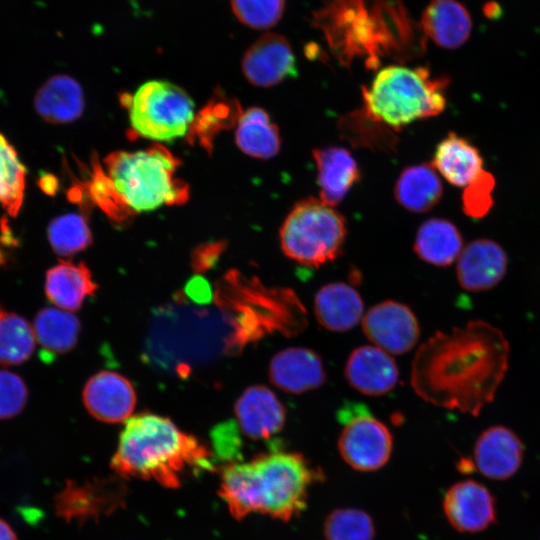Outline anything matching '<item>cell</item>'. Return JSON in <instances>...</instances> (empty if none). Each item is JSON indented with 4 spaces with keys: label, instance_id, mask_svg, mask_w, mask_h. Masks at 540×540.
<instances>
[{
    "label": "cell",
    "instance_id": "obj_1",
    "mask_svg": "<svg viewBox=\"0 0 540 540\" xmlns=\"http://www.w3.org/2000/svg\"><path fill=\"white\" fill-rule=\"evenodd\" d=\"M510 346L503 332L481 320L437 332L419 349L412 385L436 406L477 417L494 401L508 370Z\"/></svg>",
    "mask_w": 540,
    "mask_h": 540
},
{
    "label": "cell",
    "instance_id": "obj_2",
    "mask_svg": "<svg viewBox=\"0 0 540 540\" xmlns=\"http://www.w3.org/2000/svg\"><path fill=\"white\" fill-rule=\"evenodd\" d=\"M322 476L301 454L274 451L226 465L219 495L237 520L260 513L287 522L306 508L309 488Z\"/></svg>",
    "mask_w": 540,
    "mask_h": 540
},
{
    "label": "cell",
    "instance_id": "obj_3",
    "mask_svg": "<svg viewBox=\"0 0 540 540\" xmlns=\"http://www.w3.org/2000/svg\"><path fill=\"white\" fill-rule=\"evenodd\" d=\"M209 451L170 419L144 413L126 420L111 468L122 478L178 488L189 469L210 468Z\"/></svg>",
    "mask_w": 540,
    "mask_h": 540
},
{
    "label": "cell",
    "instance_id": "obj_4",
    "mask_svg": "<svg viewBox=\"0 0 540 540\" xmlns=\"http://www.w3.org/2000/svg\"><path fill=\"white\" fill-rule=\"evenodd\" d=\"M104 164L118 199L131 215L184 204L189 198L188 184L175 176L180 161L160 144L112 152Z\"/></svg>",
    "mask_w": 540,
    "mask_h": 540
},
{
    "label": "cell",
    "instance_id": "obj_5",
    "mask_svg": "<svg viewBox=\"0 0 540 540\" xmlns=\"http://www.w3.org/2000/svg\"><path fill=\"white\" fill-rule=\"evenodd\" d=\"M449 80L426 67L390 65L363 87L364 112L373 121L399 130L416 120L440 114Z\"/></svg>",
    "mask_w": 540,
    "mask_h": 540
},
{
    "label": "cell",
    "instance_id": "obj_6",
    "mask_svg": "<svg viewBox=\"0 0 540 540\" xmlns=\"http://www.w3.org/2000/svg\"><path fill=\"white\" fill-rule=\"evenodd\" d=\"M346 220L334 207L309 197L297 202L279 231L280 246L291 260L318 267L334 260L346 239Z\"/></svg>",
    "mask_w": 540,
    "mask_h": 540
},
{
    "label": "cell",
    "instance_id": "obj_7",
    "mask_svg": "<svg viewBox=\"0 0 540 540\" xmlns=\"http://www.w3.org/2000/svg\"><path fill=\"white\" fill-rule=\"evenodd\" d=\"M134 134L156 141H171L185 135L194 119V103L189 94L166 80L141 85L134 95L124 94Z\"/></svg>",
    "mask_w": 540,
    "mask_h": 540
},
{
    "label": "cell",
    "instance_id": "obj_8",
    "mask_svg": "<svg viewBox=\"0 0 540 540\" xmlns=\"http://www.w3.org/2000/svg\"><path fill=\"white\" fill-rule=\"evenodd\" d=\"M339 420L343 428L337 446L346 464L361 472L385 466L393 449L392 434L387 426L360 404L345 406Z\"/></svg>",
    "mask_w": 540,
    "mask_h": 540
},
{
    "label": "cell",
    "instance_id": "obj_9",
    "mask_svg": "<svg viewBox=\"0 0 540 540\" xmlns=\"http://www.w3.org/2000/svg\"><path fill=\"white\" fill-rule=\"evenodd\" d=\"M365 336L391 355L410 351L420 335L419 323L403 303L385 300L371 307L361 320Z\"/></svg>",
    "mask_w": 540,
    "mask_h": 540
},
{
    "label": "cell",
    "instance_id": "obj_10",
    "mask_svg": "<svg viewBox=\"0 0 540 540\" xmlns=\"http://www.w3.org/2000/svg\"><path fill=\"white\" fill-rule=\"evenodd\" d=\"M443 511L449 524L460 533L483 532L497 519L494 495L474 479L458 481L448 488Z\"/></svg>",
    "mask_w": 540,
    "mask_h": 540
},
{
    "label": "cell",
    "instance_id": "obj_11",
    "mask_svg": "<svg viewBox=\"0 0 540 540\" xmlns=\"http://www.w3.org/2000/svg\"><path fill=\"white\" fill-rule=\"evenodd\" d=\"M241 67L254 86L272 87L296 75V60L287 39L276 33L258 38L244 53Z\"/></svg>",
    "mask_w": 540,
    "mask_h": 540
},
{
    "label": "cell",
    "instance_id": "obj_12",
    "mask_svg": "<svg viewBox=\"0 0 540 540\" xmlns=\"http://www.w3.org/2000/svg\"><path fill=\"white\" fill-rule=\"evenodd\" d=\"M524 447L511 429L497 425L484 430L473 450L475 470L488 479L503 481L511 478L522 465Z\"/></svg>",
    "mask_w": 540,
    "mask_h": 540
},
{
    "label": "cell",
    "instance_id": "obj_13",
    "mask_svg": "<svg viewBox=\"0 0 540 540\" xmlns=\"http://www.w3.org/2000/svg\"><path fill=\"white\" fill-rule=\"evenodd\" d=\"M124 488L117 482L107 480L78 484L67 481L55 496L56 514L67 522L87 520L109 513L121 504Z\"/></svg>",
    "mask_w": 540,
    "mask_h": 540
},
{
    "label": "cell",
    "instance_id": "obj_14",
    "mask_svg": "<svg viewBox=\"0 0 540 540\" xmlns=\"http://www.w3.org/2000/svg\"><path fill=\"white\" fill-rule=\"evenodd\" d=\"M83 402L97 420L118 423L130 418L136 404V394L125 377L115 372L102 371L93 375L85 384Z\"/></svg>",
    "mask_w": 540,
    "mask_h": 540
},
{
    "label": "cell",
    "instance_id": "obj_15",
    "mask_svg": "<svg viewBox=\"0 0 540 540\" xmlns=\"http://www.w3.org/2000/svg\"><path fill=\"white\" fill-rule=\"evenodd\" d=\"M505 250L491 239H477L462 249L456 266L460 286L470 292L496 286L507 271Z\"/></svg>",
    "mask_w": 540,
    "mask_h": 540
},
{
    "label": "cell",
    "instance_id": "obj_16",
    "mask_svg": "<svg viewBox=\"0 0 540 540\" xmlns=\"http://www.w3.org/2000/svg\"><path fill=\"white\" fill-rule=\"evenodd\" d=\"M344 374L352 388L367 396L385 395L399 380L392 355L374 345L354 349L347 359Z\"/></svg>",
    "mask_w": 540,
    "mask_h": 540
},
{
    "label": "cell",
    "instance_id": "obj_17",
    "mask_svg": "<svg viewBox=\"0 0 540 540\" xmlns=\"http://www.w3.org/2000/svg\"><path fill=\"white\" fill-rule=\"evenodd\" d=\"M270 382L290 394H302L321 387L326 372L321 357L305 347H289L276 353L268 368Z\"/></svg>",
    "mask_w": 540,
    "mask_h": 540
},
{
    "label": "cell",
    "instance_id": "obj_18",
    "mask_svg": "<svg viewBox=\"0 0 540 540\" xmlns=\"http://www.w3.org/2000/svg\"><path fill=\"white\" fill-rule=\"evenodd\" d=\"M235 415L242 432L254 440L277 434L286 420L281 401L262 385L251 386L242 393L235 404Z\"/></svg>",
    "mask_w": 540,
    "mask_h": 540
},
{
    "label": "cell",
    "instance_id": "obj_19",
    "mask_svg": "<svg viewBox=\"0 0 540 540\" xmlns=\"http://www.w3.org/2000/svg\"><path fill=\"white\" fill-rule=\"evenodd\" d=\"M317 168L319 199L334 207L360 179L358 164L345 148L328 146L313 150Z\"/></svg>",
    "mask_w": 540,
    "mask_h": 540
},
{
    "label": "cell",
    "instance_id": "obj_20",
    "mask_svg": "<svg viewBox=\"0 0 540 540\" xmlns=\"http://www.w3.org/2000/svg\"><path fill=\"white\" fill-rule=\"evenodd\" d=\"M314 315L328 331L346 332L363 318L364 305L358 291L344 282L322 286L314 297Z\"/></svg>",
    "mask_w": 540,
    "mask_h": 540
},
{
    "label": "cell",
    "instance_id": "obj_21",
    "mask_svg": "<svg viewBox=\"0 0 540 540\" xmlns=\"http://www.w3.org/2000/svg\"><path fill=\"white\" fill-rule=\"evenodd\" d=\"M421 27L437 45L456 49L470 37L472 19L457 0H431L422 13Z\"/></svg>",
    "mask_w": 540,
    "mask_h": 540
},
{
    "label": "cell",
    "instance_id": "obj_22",
    "mask_svg": "<svg viewBox=\"0 0 540 540\" xmlns=\"http://www.w3.org/2000/svg\"><path fill=\"white\" fill-rule=\"evenodd\" d=\"M37 114L46 122L66 124L78 119L84 111V94L80 84L68 75L50 77L34 99Z\"/></svg>",
    "mask_w": 540,
    "mask_h": 540
},
{
    "label": "cell",
    "instance_id": "obj_23",
    "mask_svg": "<svg viewBox=\"0 0 540 540\" xmlns=\"http://www.w3.org/2000/svg\"><path fill=\"white\" fill-rule=\"evenodd\" d=\"M96 289L92 274L84 263L60 261L46 273V296L60 309L78 310Z\"/></svg>",
    "mask_w": 540,
    "mask_h": 540
},
{
    "label": "cell",
    "instance_id": "obj_24",
    "mask_svg": "<svg viewBox=\"0 0 540 540\" xmlns=\"http://www.w3.org/2000/svg\"><path fill=\"white\" fill-rule=\"evenodd\" d=\"M432 165L452 185H468L483 170V158L468 139L450 132L438 143Z\"/></svg>",
    "mask_w": 540,
    "mask_h": 540
},
{
    "label": "cell",
    "instance_id": "obj_25",
    "mask_svg": "<svg viewBox=\"0 0 540 540\" xmlns=\"http://www.w3.org/2000/svg\"><path fill=\"white\" fill-rule=\"evenodd\" d=\"M413 249L421 260L445 267L458 259L463 249V238L449 220L431 218L417 230Z\"/></svg>",
    "mask_w": 540,
    "mask_h": 540
},
{
    "label": "cell",
    "instance_id": "obj_26",
    "mask_svg": "<svg viewBox=\"0 0 540 540\" xmlns=\"http://www.w3.org/2000/svg\"><path fill=\"white\" fill-rule=\"evenodd\" d=\"M395 198L406 210L424 213L435 207L443 194L442 182L430 163L405 168L395 185Z\"/></svg>",
    "mask_w": 540,
    "mask_h": 540
},
{
    "label": "cell",
    "instance_id": "obj_27",
    "mask_svg": "<svg viewBox=\"0 0 540 540\" xmlns=\"http://www.w3.org/2000/svg\"><path fill=\"white\" fill-rule=\"evenodd\" d=\"M236 145L248 156L270 159L281 147L278 126L262 108L251 107L242 113L235 133Z\"/></svg>",
    "mask_w": 540,
    "mask_h": 540
},
{
    "label": "cell",
    "instance_id": "obj_28",
    "mask_svg": "<svg viewBox=\"0 0 540 540\" xmlns=\"http://www.w3.org/2000/svg\"><path fill=\"white\" fill-rule=\"evenodd\" d=\"M241 115L238 100L217 91L194 116L188 130V140L190 143H198L210 153L216 135L238 123Z\"/></svg>",
    "mask_w": 540,
    "mask_h": 540
},
{
    "label": "cell",
    "instance_id": "obj_29",
    "mask_svg": "<svg viewBox=\"0 0 540 540\" xmlns=\"http://www.w3.org/2000/svg\"><path fill=\"white\" fill-rule=\"evenodd\" d=\"M33 329L43 349L52 354H61L76 345L80 322L70 311L49 307L39 311Z\"/></svg>",
    "mask_w": 540,
    "mask_h": 540
},
{
    "label": "cell",
    "instance_id": "obj_30",
    "mask_svg": "<svg viewBox=\"0 0 540 540\" xmlns=\"http://www.w3.org/2000/svg\"><path fill=\"white\" fill-rule=\"evenodd\" d=\"M33 327L21 316L0 311V363L17 365L26 361L35 348Z\"/></svg>",
    "mask_w": 540,
    "mask_h": 540
},
{
    "label": "cell",
    "instance_id": "obj_31",
    "mask_svg": "<svg viewBox=\"0 0 540 540\" xmlns=\"http://www.w3.org/2000/svg\"><path fill=\"white\" fill-rule=\"evenodd\" d=\"M25 168L9 141L0 133V206L10 216L20 211L25 190Z\"/></svg>",
    "mask_w": 540,
    "mask_h": 540
},
{
    "label": "cell",
    "instance_id": "obj_32",
    "mask_svg": "<svg viewBox=\"0 0 540 540\" xmlns=\"http://www.w3.org/2000/svg\"><path fill=\"white\" fill-rule=\"evenodd\" d=\"M47 235L52 249L60 256H71L83 251L92 242L86 218L76 213L53 219L48 226Z\"/></svg>",
    "mask_w": 540,
    "mask_h": 540
},
{
    "label": "cell",
    "instance_id": "obj_33",
    "mask_svg": "<svg viewBox=\"0 0 540 540\" xmlns=\"http://www.w3.org/2000/svg\"><path fill=\"white\" fill-rule=\"evenodd\" d=\"M323 535L325 540H373L375 525L361 509L339 508L325 518Z\"/></svg>",
    "mask_w": 540,
    "mask_h": 540
},
{
    "label": "cell",
    "instance_id": "obj_34",
    "mask_svg": "<svg viewBox=\"0 0 540 540\" xmlns=\"http://www.w3.org/2000/svg\"><path fill=\"white\" fill-rule=\"evenodd\" d=\"M230 7L243 25L262 30L273 27L281 19L285 0H230Z\"/></svg>",
    "mask_w": 540,
    "mask_h": 540
},
{
    "label": "cell",
    "instance_id": "obj_35",
    "mask_svg": "<svg viewBox=\"0 0 540 540\" xmlns=\"http://www.w3.org/2000/svg\"><path fill=\"white\" fill-rule=\"evenodd\" d=\"M90 182L83 188L92 202L116 223L125 222L131 214L118 199L110 179L98 162H93Z\"/></svg>",
    "mask_w": 540,
    "mask_h": 540
},
{
    "label": "cell",
    "instance_id": "obj_36",
    "mask_svg": "<svg viewBox=\"0 0 540 540\" xmlns=\"http://www.w3.org/2000/svg\"><path fill=\"white\" fill-rule=\"evenodd\" d=\"M495 188L494 176L481 170L468 184L462 193V209L464 213L474 219L486 216L493 207V191Z\"/></svg>",
    "mask_w": 540,
    "mask_h": 540
},
{
    "label": "cell",
    "instance_id": "obj_37",
    "mask_svg": "<svg viewBox=\"0 0 540 540\" xmlns=\"http://www.w3.org/2000/svg\"><path fill=\"white\" fill-rule=\"evenodd\" d=\"M27 387L15 373L0 370V419L17 415L27 401Z\"/></svg>",
    "mask_w": 540,
    "mask_h": 540
},
{
    "label": "cell",
    "instance_id": "obj_38",
    "mask_svg": "<svg viewBox=\"0 0 540 540\" xmlns=\"http://www.w3.org/2000/svg\"><path fill=\"white\" fill-rule=\"evenodd\" d=\"M225 247L224 242H211L199 246L193 255V262L196 269H206L211 266L219 257Z\"/></svg>",
    "mask_w": 540,
    "mask_h": 540
},
{
    "label": "cell",
    "instance_id": "obj_39",
    "mask_svg": "<svg viewBox=\"0 0 540 540\" xmlns=\"http://www.w3.org/2000/svg\"><path fill=\"white\" fill-rule=\"evenodd\" d=\"M39 185L41 189L49 195H54L58 190V181L51 174L43 175L39 181Z\"/></svg>",
    "mask_w": 540,
    "mask_h": 540
},
{
    "label": "cell",
    "instance_id": "obj_40",
    "mask_svg": "<svg viewBox=\"0 0 540 540\" xmlns=\"http://www.w3.org/2000/svg\"><path fill=\"white\" fill-rule=\"evenodd\" d=\"M0 540H18L15 531L2 518H0Z\"/></svg>",
    "mask_w": 540,
    "mask_h": 540
}]
</instances>
